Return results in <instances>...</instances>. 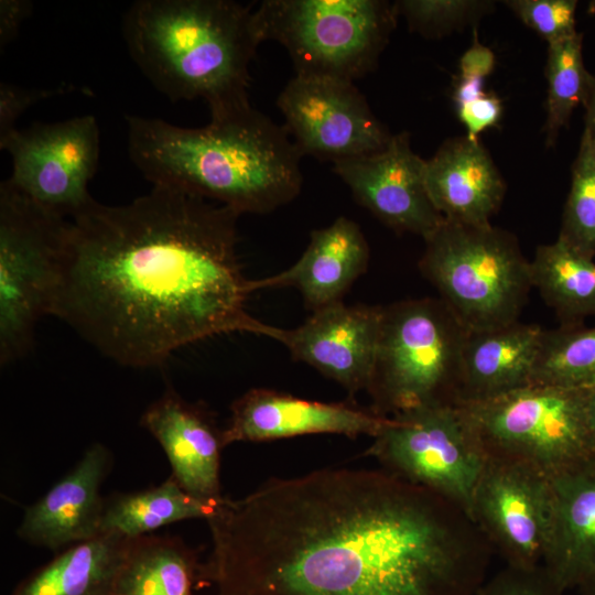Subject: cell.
I'll return each instance as SVG.
<instances>
[{
  "label": "cell",
  "instance_id": "6da1fadb",
  "mask_svg": "<svg viewBox=\"0 0 595 595\" xmlns=\"http://www.w3.org/2000/svg\"><path fill=\"white\" fill-rule=\"evenodd\" d=\"M215 595H475L493 549L459 507L385 469L273 478L207 520Z\"/></svg>",
  "mask_w": 595,
  "mask_h": 595
},
{
  "label": "cell",
  "instance_id": "7a4b0ae2",
  "mask_svg": "<svg viewBox=\"0 0 595 595\" xmlns=\"http://www.w3.org/2000/svg\"><path fill=\"white\" fill-rule=\"evenodd\" d=\"M240 215L176 190L128 204L91 199L68 218L51 315L116 363L163 366L186 345L223 334L269 337L237 255Z\"/></svg>",
  "mask_w": 595,
  "mask_h": 595
},
{
  "label": "cell",
  "instance_id": "3957f363",
  "mask_svg": "<svg viewBox=\"0 0 595 595\" xmlns=\"http://www.w3.org/2000/svg\"><path fill=\"white\" fill-rule=\"evenodd\" d=\"M128 155L153 186L224 205L237 214H267L296 198L303 156L285 127L251 105L180 127L126 116Z\"/></svg>",
  "mask_w": 595,
  "mask_h": 595
},
{
  "label": "cell",
  "instance_id": "277c9868",
  "mask_svg": "<svg viewBox=\"0 0 595 595\" xmlns=\"http://www.w3.org/2000/svg\"><path fill=\"white\" fill-rule=\"evenodd\" d=\"M121 30L131 60L172 102L199 98L210 116L250 105L249 66L262 43L252 6L137 0Z\"/></svg>",
  "mask_w": 595,
  "mask_h": 595
},
{
  "label": "cell",
  "instance_id": "5b68a950",
  "mask_svg": "<svg viewBox=\"0 0 595 595\" xmlns=\"http://www.w3.org/2000/svg\"><path fill=\"white\" fill-rule=\"evenodd\" d=\"M467 332L440 298L383 306L366 390L370 410L391 418L422 408L457 405Z\"/></svg>",
  "mask_w": 595,
  "mask_h": 595
},
{
  "label": "cell",
  "instance_id": "8992f818",
  "mask_svg": "<svg viewBox=\"0 0 595 595\" xmlns=\"http://www.w3.org/2000/svg\"><path fill=\"white\" fill-rule=\"evenodd\" d=\"M424 242L419 270L468 332L519 320L533 286L511 232L444 219Z\"/></svg>",
  "mask_w": 595,
  "mask_h": 595
},
{
  "label": "cell",
  "instance_id": "52a82bcc",
  "mask_svg": "<svg viewBox=\"0 0 595 595\" xmlns=\"http://www.w3.org/2000/svg\"><path fill=\"white\" fill-rule=\"evenodd\" d=\"M457 407L485 457L524 464L552 480L595 461L586 389L530 383Z\"/></svg>",
  "mask_w": 595,
  "mask_h": 595
},
{
  "label": "cell",
  "instance_id": "ba28073f",
  "mask_svg": "<svg viewBox=\"0 0 595 595\" xmlns=\"http://www.w3.org/2000/svg\"><path fill=\"white\" fill-rule=\"evenodd\" d=\"M255 18L261 41L280 43L295 75L354 83L376 67L398 12L382 0H264Z\"/></svg>",
  "mask_w": 595,
  "mask_h": 595
},
{
  "label": "cell",
  "instance_id": "9c48e42d",
  "mask_svg": "<svg viewBox=\"0 0 595 595\" xmlns=\"http://www.w3.org/2000/svg\"><path fill=\"white\" fill-rule=\"evenodd\" d=\"M68 218L44 208L8 180L0 184V363L32 349L51 315L61 278Z\"/></svg>",
  "mask_w": 595,
  "mask_h": 595
},
{
  "label": "cell",
  "instance_id": "30bf717a",
  "mask_svg": "<svg viewBox=\"0 0 595 595\" xmlns=\"http://www.w3.org/2000/svg\"><path fill=\"white\" fill-rule=\"evenodd\" d=\"M368 454L388 473L440 495L470 517L486 457L457 405L389 418Z\"/></svg>",
  "mask_w": 595,
  "mask_h": 595
},
{
  "label": "cell",
  "instance_id": "8fae6325",
  "mask_svg": "<svg viewBox=\"0 0 595 595\" xmlns=\"http://www.w3.org/2000/svg\"><path fill=\"white\" fill-rule=\"evenodd\" d=\"M11 156L7 180L22 194L71 218L93 199L88 183L99 163L100 132L93 115L17 129L0 140Z\"/></svg>",
  "mask_w": 595,
  "mask_h": 595
},
{
  "label": "cell",
  "instance_id": "7c38bea8",
  "mask_svg": "<svg viewBox=\"0 0 595 595\" xmlns=\"http://www.w3.org/2000/svg\"><path fill=\"white\" fill-rule=\"evenodd\" d=\"M553 480L517 462L486 457L470 507V519L505 564H543L554 522Z\"/></svg>",
  "mask_w": 595,
  "mask_h": 595
},
{
  "label": "cell",
  "instance_id": "4fadbf2b",
  "mask_svg": "<svg viewBox=\"0 0 595 595\" xmlns=\"http://www.w3.org/2000/svg\"><path fill=\"white\" fill-rule=\"evenodd\" d=\"M277 105L302 155L334 163L376 153L392 136L353 82L295 75Z\"/></svg>",
  "mask_w": 595,
  "mask_h": 595
},
{
  "label": "cell",
  "instance_id": "5bb4252c",
  "mask_svg": "<svg viewBox=\"0 0 595 595\" xmlns=\"http://www.w3.org/2000/svg\"><path fill=\"white\" fill-rule=\"evenodd\" d=\"M425 166L403 131L376 153L334 162L333 171L357 203L385 225L425 239L444 220L428 193Z\"/></svg>",
  "mask_w": 595,
  "mask_h": 595
},
{
  "label": "cell",
  "instance_id": "9a60e30c",
  "mask_svg": "<svg viewBox=\"0 0 595 595\" xmlns=\"http://www.w3.org/2000/svg\"><path fill=\"white\" fill-rule=\"evenodd\" d=\"M381 305L338 302L312 312L295 328L273 326L270 338L291 356L336 381L350 396L367 390L376 357Z\"/></svg>",
  "mask_w": 595,
  "mask_h": 595
},
{
  "label": "cell",
  "instance_id": "2e32d148",
  "mask_svg": "<svg viewBox=\"0 0 595 595\" xmlns=\"http://www.w3.org/2000/svg\"><path fill=\"white\" fill-rule=\"evenodd\" d=\"M388 420L348 402H321L253 388L232 402L230 418L223 430V444L225 447L236 442L317 433L375 437Z\"/></svg>",
  "mask_w": 595,
  "mask_h": 595
},
{
  "label": "cell",
  "instance_id": "e0dca14e",
  "mask_svg": "<svg viewBox=\"0 0 595 595\" xmlns=\"http://www.w3.org/2000/svg\"><path fill=\"white\" fill-rule=\"evenodd\" d=\"M110 461L105 445H90L71 472L25 509L18 537L58 552L101 534L105 498L100 488Z\"/></svg>",
  "mask_w": 595,
  "mask_h": 595
},
{
  "label": "cell",
  "instance_id": "ac0fdd59",
  "mask_svg": "<svg viewBox=\"0 0 595 595\" xmlns=\"http://www.w3.org/2000/svg\"><path fill=\"white\" fill-rule=\"evenodd\" d=\"M140 424L159 442L172 469L171 476L192 496L219 502L223 430L198 403L166 390L142 413Z\"/></svg>",
  "mask_w": 595,
  "mask_h": 595
},
{
  "label": "cell",
  "instance_id": "d6986e66",
  "mask_svg": "<svg viewBox=\"0 0 595 595\" xmlns=\"http://www.w3.org/2000/svg\"><path fill=\"white\" fill-rule=\"evenodd\" d=\"M370 250L358 224L339 216L327 227L312 231L310 244L290 268L252 280L255 292L294 288L312 312L343 302L344 295L368 268Z\"/></svg>",
  "mask_w": 595,
  "mask_h": 595
},
{
  "label": "cell",
  "instance_id": "ffe728a7",
  "mask_svg": "<svg viewBox=\"0 0 595 595\" xmlns=\"http://www.w3.org/2000/svg\"><path fill=\"white\" fill-rule=\"evenodd\" d=\"M425 184L444 219L469 225L490 224L506 193L486 148L466 136L447 139L426 161Z\"/></svg>",
  "mask_w": 595,
  "mask_h": 595
},
{
  "label": "cell",
  "instance_id": "44dd1931",
  "mask_svg": "<svg viewBox=\"0 0 595 595\" xmlns=\"http://www.w3.org/2000/svg\"><path fill=\"white\" fill-rule=\"evenodd\" d=\"M544 329L518 321L467 332L463 347L459 400L479 402L532 382Z\"/></svg>",
  "mask_w": 595,
  "mask_h": 595
},
{
  "label": "cell",
  "instance_id": "7402d4cb",
  "mask_svg": "<svg viewBox=\"0 0 595 595\" xmlns=\"http://www.w3.org/2000/svg\"><path fill=\"white\" fill-rule=\"evenodd\" d=\"M555 512L542 566L563 589L595 576V461L553 479Z\"/></svg>",
  "mask_w": 595,
  "mask_h": 595
},
{
  "label": "cell",
  "instance_id": "603a6c76",
  "mask_svg": "<svg viewBox=\"0 0 595 595\" xmlns=\"http://www.w3.org/2000/svg\"><path fill=\"white\" fill-rule=\"evenodd\" d=\"M128 541L117 533H101L67 547L10 595H109Z\"/></svg>",
  "mask_w": 595,
  "mask_h": 595
},
{
  "label": "cell",
  "instance_id": "cb8c5ba5",
  "mask_svg": "<svg viewBox=\"0 0 595 595\" xmlns=\"http://www.w3.org/2000/svg\"><path fill=\"white\" fill-rule=\"evenodd\" d=\"M199 564L181 538H131L109 595H193Z\"/></svg>",
  "mask_w": 595,
  "mask_h": 595
},
{
  "label": "cell",
  "instance_id": "d4e9b609",
  "mask_svg": "<svg viewBox=\"0 0 595 595\" xmlns=\"http://www.w3.org/2000/svg\"><path fill=\"white\" fill-rule=\"evenodd\" d=\"M532 286L561 321L577 325L595 317V261L561 238L540 245L530 260Z\"/></svg>",
  "mask_w": 595,
  "mask_h": 595
},
{
  "label": "cell",
  "instance_id": "484cf974",
  "mask_svg": "<svg viewBox=\"0 0 595 595\" xmlns=\"http://www.w3.org/2000/svg\"><path fill=\"white\" fill-rule=\"evenodd\" d=\"M219 502L192 496L170 476L158 486L105 498L100 533L131 539L177 521L207 520Z\"/></svg>",
  "mask_w": 595,
  "mask_h": 595
},
{
  "label": "cell",
  "instance_id": "4316f807",
  "mask_svg": "<svg viewBox=\"0 0 595 595\" xmlns=\"http://www.w3.org/2000/svg\"><path fill=\"white\" fill-rule=\"evenodd\" d=\"M531 383L571 389L595 386V324L544 329Z\"/></svg>",
  "mask_w": 595,
  "mask_h": 595
},
{
  "label": "cell",
  "instance_id": "83f0119b",
  "mask_svg": "<svg viewBox=\"0 0 595 595\" xmlns=\"http://www.w3.org/2000/svg\"><path fill=\"white\" fill-rule=\"evenodd\" d=\"M593 74L583 58V34L576 32L565 39L549 43L545 65L548 80L547 145L555 144L578 105H584Z\"/></svg>",
  "mask_w": 595,
  "mask_h": 595
},
{
  "label": "cell",
  "instance_id": "f1b7e54d",
  "mask_svg": "<svg viewBox=\"0 0 595 595\" xmlns=\"http://www.w3.org/2000/svg\"><path fill=\"white\" fill-rule=\"evenodd\" d=\"M558 237L580 253L595 258V141L585 129L572 164Z\"/></svg>",
  "mask_w": 595,
  "mask_h": 595
},
{
  "label": "cell",
  "instance_id": "f546056e",
  "mask_svg": "<svg viewBox=\"0 0 595 595\" xmlns=\"http://www.w3.org/2000/svg\"><path fill=\"white\" fill-rule=\"evenodd\" d=\"M394 4L410 30L426 37H439L474 22L491 8L490 2L468 0H400Z\"/></svg>",
  "mask_w": 595,
  "mask_h": 595
},
{
  "label": "cell",
  "instance_id": "4dcf8cb0",
  "mask_svg": "<svg viewBox=\"0 0 595 595\" xmlns=\"http://www.w3.org/2000/svg\"><path fill=\"white\" fill-rule=\"evenodd\" d=\"M505 3L548 44L577 32L576 0H510Z\"/></svg>",
  "mask_w": 595,
  "mask_h": 595
},
{
  "label": "cell",
  "instance_id": "1f68e13d",
  "mask_svg": "<svg viewBox=\"0 0 595 595\" xmlns=\"http://www.w3.org/2000/svg\"><path fill=\"white\" fill-rule=\"evenodd\" d=\"M453 101L458 119L467 130L466 137L478 140V136L496 127L502 115L501 100L485 90L484 79L457 77L453 89Z\"/></svg>",
  "mask_w": 595,
  "mask_h": 595
},
{
  "label": "cell",
  "instance_id": "d6a6232c",
  "mask_svg": "<svg viewBox=\"0 0 595 595\" xmlns=\"http://www.w3.org/2000/svg\"><path fill=\"white\" fill-rule=\"evenodd\" d=\"M544 567L522 569L505 565L482 584L475 595H565Z\"/></svg>",
  "mask_w": 595,
  "mask_h": 595
},
{
  "label": "cell",
  "instance_id": "836d02e7",
  "mask_svg": "<svg viewBox=\"0 0 595 595\" xmlns=\"http://www.w3.org/2000/svg\"><path fill=\"white\" fill-rule=\"evenodd\" d=\"M69 85L55 88H25L8 82L0 84V140L17 130L18 119L36 102L67 93Z\"/></svg>",
  "mask_w": 595,
  "mask_h": 595
},
{
  "label": "cell",
  "instance_id": "e575fe53",
  "mask_svg": "<svg viewBox=\"0 0 595 595\" xmlns=\"http://www.w3.org/2000/svg\"><path fill=\"white\" fill-rule=\"evenodd\" d=\"M496 64L494 52L478 41L477 31H473V43L458 62L459 76L482 78L489 76Z\"/></svg>",
  "mask_w": 595,
  "mask_h": 595
},
{
  "label": "cell",
  "instance_id": "d590c367",
  "mask_svg": "<svg viewBox=\"0 0 595 595\" xmlns=\"http://www.w3.org/2000/svg\"><path fill=\"white\" fill-rule=\"evenodd\" d=\"M33 4L28 0L0 1V47L18 35L22 23L31 15Z\"/></svg>",
  "mask_w": 595,
  "mask_h": 595
},
{
  "label": "cell",
  "instance_id": "8d00e7d4",
  "mask_svg": "<svg viewBox=\"0 0 595 595\" xmlns=\"http://www.w3.org/2000/svg\"><path fill=\"white\" fill-rule=\"evenodd\" d=\"M583 106L585 108L584 129L591 134V137L595 141V75L592 76L588 93Z\"/></svg>",
  "mask_w": 595,
  "mask_h": 595
},
{
  "label": "cell",
  "instance_id": "74e56055",
  "mask_svg": "<svg viewBox=\"0 0 595 595\" xmlns=\"http://www.w3.org/2000/svg\"><path fill=\"white\" fill-rule=\"evenodd\" d=\"M586 401L589 422L595 436V386L586 389Z\"/></svg>",
  "mask_w": 595,
  "mask_h": 595
},
{
  "label": "cell",
  "instance_id": "f35d334b",
  "mask_svg": "<svg viewBox=\"0 0 595 595\" xmlns=\"http://www.w3.org/2000/svg\"><path fill=\"white\" fill-rule=\"evenodd\" d=\"M577 595H595V576L577 588Z\"/></svg>",
  "mask_w": 595,
  "mask_h": 595
},
{
  "label": "cell",
  "instance_id": "ab89813d",
  "mask_svg": "<svg viewBox=\"0 0 595 595\" xmlns=\"http://www.w3.org/2000/svg\"><path fill=\"white\" fill-rule=\"evenodd\" d=\"M588 12L595 14V0L588 3Z\"/></svg>",
  "mask_w": 595,
  "mask_h": 595
}]
</instances>
